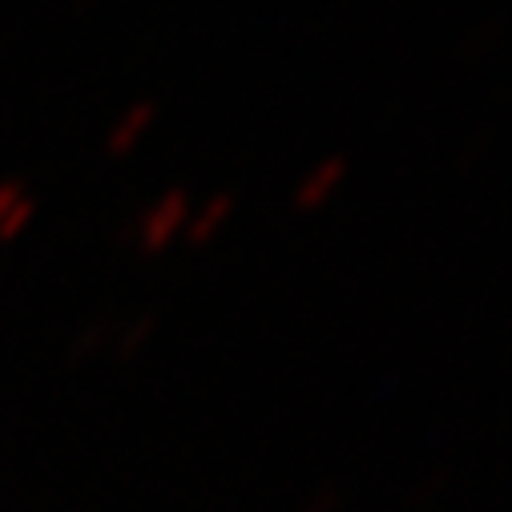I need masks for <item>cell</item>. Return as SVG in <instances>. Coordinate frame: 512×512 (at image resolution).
<instances>
[{"mask_svg":"<svg viewBox=\"0 0 512 512\" xmlns=\"http://www.w3.org/2000/svg\"><path fill=\"white\" fill-rule=\"evenodd\" d=\"M186 222H190V194L182 186H174V190H166L158 198V206H150L142 214V222L134 230H138V242H142L146 254H162L182 234Z\"/></svg>","mask_w":512,"mask_h":512,"instance_id":"1","label":"cell"},{"mask_svg":"<svg viewBox=\"0 0 512 512\" xmlns=\"http://www.w3.org/2000/svg\"><path fill=\"white\" fill-rule=\"evenodd\" d=\"M343 178H347V154L323 158V162L299 182V190H295V198H291V210H295V214H315V210L339 190Z\"/></svg>","mask_w":512,"mask_h":512,"instance_id":"2","label":"cell"},{"mask_svg":"<svg viewBox=\"0 0 512 512\" xmlns=\"http://www.w3.org/2000/svg\"><path fill=\"white\" fill-rule=\"evenodd\" d=\"M154 117H158V101H138V105H130L125 109V117L109 130V138H105V150L113 154V158H121V154H130L134 146H138V138L154 125Z\"/></svg>","mask_w":512,"mask_h":512,"instance_id":"3","label":"cell"},{"mask_svg":"<svg viewBox=\"0 0 512 512\" xmlns=\"http://www.w3.org/2000/svg\"><path fill=\"white\" fill-rule=\"evenodd\" d=\"M234 194L230 190H222V194H214L206 206H202V214L198 218H190L186 226H182V234H186V246H206L218 230H222V222L234 214Z\"/></svg>","mask_w":512,"mask_h":512,"instance_id":"4","label":"cell"},{"mask_svg":"<svg viewBox=\"0 0 512 512\" xmlns=\"http://www.w3.org/2000/svg\"><path fill=\"white\" fill-rule=\"evenodd\" d=\"M154 331H158V311H146V315H138L130 327H125V331L117 335V343H113V355H117L121 363L138 359V355L146 351V343L154 339Z\"/></svg>","mask_w":512,"mask_h":512,"instance_id":"5","label":"cell"},{"mask_svg":"<svg viewBox=\"0 0 512 512\" xmlns=\"http://www.w3.org/2000/svg\"><path fill=\"white\" fill-rule=\"evenodd\" d=\"M109 343H113V323H109V319H93V323H85V327L77 331V339L69 343V363H85V359L101 355Z\"/></svg>","mask_w":512,"mask_h":512,"instance_id":"6","label":"cell"},{"mask_svg":"<svg viewBox=\"0 0 512 512\" xmlns=\"http://www.w3.org/2000/svg\"><path fill=\"white\" fill-rule=\"evenodd\" d=\"M33 214H37V202H33V194H25V198H17L13 202V210L0 218V242H13V238H21V230L33 222Z\"/></svg>","mask_w":512,"mask_h":512,"instance_id":"7","label":"cell"},{"mask_svg":"<svg viewBox=\"0 0 512 512\" xmlns=\"http://www.w3.org/2000/svg\"><path fill=\"white\" fill-rule=\"evenodd\" d=\"M335 508H339V488H319L303 504V512H335Z\"/></svg>","mask_w":512,"mask_h":512,"instance_id":"8","label":"cell"},{"mask_svg":"<svg viewBox=\"0 0 512 512\" xmlns=\"http://www.w3.org/2000/svg\"><path fill=\"white\" fill-rule=\"evenodd\" d=\"M29 190H25V182H17V178H9V182H0V218H5L9 210H13V202L17 198H25Z\"/></svg>","mask_w":512,"mask_h":512,"instance_id":"9","label":"cell"},{"mask_svg":"<svg viewBox=\"0 0 512 512\" xmlns=\"http://www.w3.org/2000/svg\"><path fill=\"white\" fill-rule=\"evenodd\" d=\"M77 9L85 13V9H93V0H77Z\"/></svg>","mask_w":512,"mask_h":512,"instance_id":"10","label":"cell"}]
</instances>
